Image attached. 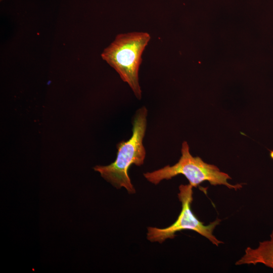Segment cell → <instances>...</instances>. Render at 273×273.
I'll return each mask as SVG.
<instances>
[{
	"mask_svg": "<svg viewBox=\"0 0 273 273\" xmlns=\"http://www.w3.org/2000/svg\"><path fill=\"white\" fill-rule=\"evenodd\" d=\"M270 239H273V231H272V232L271 233L270 235Z\"/></svg>",
	"mask_w": 273,
	"mask_h": 273,
	"instance_id": "7",
	"label": "cell"
},
{
	"mask_svg": "<svg viewBox=\"0 0 273 273\" xmlns=\"http://www.w3.org/2000/svg\"><path fill=\"white\" fill-rule=\"evenodd\" d=\"M258 263L273 269V239L259 242L255 248L247 247L244 255L235 264L256 265Z\"/></svg>",
	"mask_w": 273,
	"mask_h": 273,
	"instance_id": "5",
	"label": "cell"
},
{
	"mask_svg": "<svg viewBox=\"0 0 273 273\" xmlns=\"http://www.w3.org/2000/svg\"><path fill=\"white\" fill-rule=\"evenodd\" d=\"M270 156L272 159H273V151H270Z\"/></svg>",
	"mask_w": 273,
	"mask_h": 273,
	"instance_id": "6",
	"label": "cell"
},
{
	"mask_svg": "<svg viewBox=\"0 0 273 273\" xmlns=\"http://www.w3.org/2000/svg\"><path fill=\"white\" fill-rule=\"evenodd\" d=\"M193 188L190 184L179 186L177 196L181 203V210L177 218L171 225L164 229L148 227V240L152 242L162 243L167 239H173L176 232L188 230L197 232L216 246L223 243L213 234L215 228L219 224L221 220L217 218L209 224L205 225L192 212Z\"/></svg>",
	"mask_w": 273,
	"mask_h": 273,
	"instance_id": "4",
	"label": "cell"
},
{
	"mask_svg": "<svg viewBox=\"0 0 273 273\" xmlns=\"http://www.w3.org/2000/svg\"><path fill=\"white\" fill-rule=\"evenodd\" d=\"M147 109H139L132 121V134L127 141L117 145V154L115 161L106 166L94 167L101 176L117 189L124 188L129 194L135 193L128 175L132 164L140 166L144 163L146 150L143 144L147 127Z\"/></svg>",
	"mask_w": 273,
	"mask_h": 273,
	"instance_id": "1",
	"label": "cell"
},
{
	"mask_svg": "<svg viewBox=\"0 0 273 273\" xmlns=\"http://www.w3.org/2000/svg\"><path fill=\"white\" fill-rule=\"evenodd\" d=\"M181 153L179 160L173 165H166L158 170L145 173L144 177L149 182L157 185L163 179H170L182 174L193 187H197L202 183L207 181L211 185H223L235 190L242 188V184H230L228 180L231 177L227 173L221 171L216 166L205 162L198 156H193L186 141L182 144Z\"/></svg>",
	"mask_w": 273,
	"mask_h": 273,
	"instance_id": "3",
	"label": "cell"
},
{
	"mask_svg": "<svg viewBox=\"0 0 273 273\" xmlns=\"http://www.w3.org/2000/svg\"><path fill=\"white\" fill-rule=\"evenodd\" d=\"M150 39V34L144 32L119 34L101 54L102 59L129 85L139 100L142 97L139 81L141 56Z\"/></svg>",
	"mask_w": 273,
	"mask_h": 273,
	"instance_id": "2",
	"label": "cell"
}]
</instances>
